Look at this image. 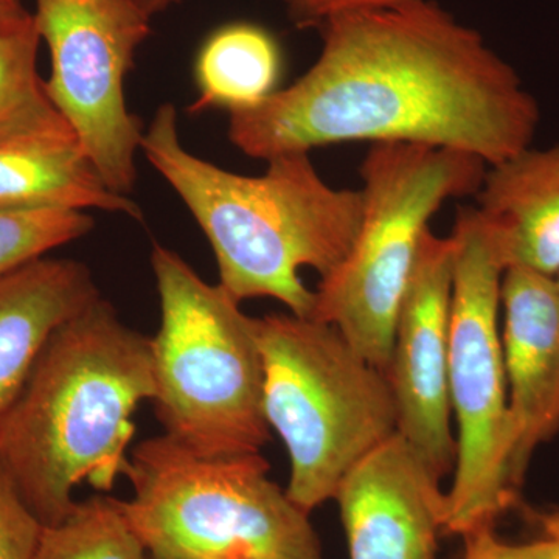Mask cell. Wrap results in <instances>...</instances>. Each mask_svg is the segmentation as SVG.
<instances>
[{
    "label": "cell",
    "mask_w": 559,
    "mask_h": 559,
    "mask_svg": "<svg viewBox=\"0 0 559 559\" xmlns=\"http://www.w3.org/2000/svg\"><path fill=\"white\" fill-rule=\"evenodd\" d=\"M318 32V60L299 80L229 114L230 142L248 156L406 143L492 167L532 146L538 102L480 32L436 0L344 14Z\"/></svg>",
    "instance_id": "obj_1"
},
{
    "label": "cell",
    "mask_w": 559,
    "mask_h": 559,
    "mask_svg": "<svg viewBox=\"0 0 559 559\" xmlns=\"http://www.w3.org/2000/svg\"><path fill=\"white\" fill-rule=\"evenodd\" d=\"M151 337L98 299L51 334L0 425V465L44 527L83 481L108 492L130 463L132 415L153 400Z\"/></svg>",
    "instance_id": "obj_2"
},
{
    "label": "cell",
    "mask_w": 559,
    "mask_h": 559,
    "mask_svg": "<svg viewBox=\"0 0 559 559\" xmlns=\"http://www.w3.org/2000/svg\"><path fill=\"white\" fill-rule=\"evenodd\" d=\"M140 153L187 205L216 257L219 285L235 300L274 299L310 318L314 290L345 260L362 219V191L334 189L308 153L266 160L260 176L224 170L183 148L178 110L165 103L143 131Z\"/></svg>",
    "instance_id": "obj_3"
},
{
    "label": "cell",
    "mask_w": 559,
    "mask_h": 559,
    "mask_svg": "<svg viewBox=\"0 0 559 559\" xmlns=\"http://www.w3.org/2000/svg\"><path fill=\"white\" fill-rule=\"evenodd\" d=\"M151 267L160 305L151 401L165 436L201 457L261 452L271 429L257 319L175 250L154 245Z\"/></svg>",
    "instance_id": "obj_4"
},
{
    "label": "cell",
    "mask_w": 559,
    "mask_h": 559,
    "mask_svg": "<svg viewBox=\"0 0 559 559\" xmlns=\"http://www.w3.org/2000/svg\"><path fill=\"white\" fill-rule=\"evenodd\" d=\"M263 412L290 460L286 492L311 513L349 469L399 432L388 374L330 323L294 314L257 319Z\"/></svg>",
    "instance_id": "obj_5"
},
{
    "label": "cell",
    "mask_w": 559,
    "mask_h": 559,
    "mask_svg": "<svg viewBox=\"0 0 559 559\" xmlns=\"http://www.w3.org/2000/svg\"><path fill=\"white\" fill-rule=\"evenodd\" d=\"M488 165L406 143L371 145L360 165L364 210L348 255L314 289L310 318L330 323L388 374L396 322L429 221L444 202L476 197Z\"/></svg>",
    "instance_id": "obj_6"
},
{
    "label": "cell",
    "mask_w": 559,
    "mask_h": 559,
    "mask_svg": "<svg viewBox=\"0 0 559 559\" xmlns=\"http://www.w3.org/2000/svg\"><path fill=\"white\" fill-rule=\"evenodd\" d=\"M267 473L261 452L201 457L164 433L131 452L121 509L156 557L323 559L310 513Z\"/></svg>",
    "instance_id": "obj_7"
},
{
    "label": "cell",
    "mask_w": 559,
    "mask_h": 559,
    "mask_svg": "<svg viewBox=\"0 0 559 559\" xmlns=\"http://www.w3.org/2000/svg\"><path fill=\"white\" fill-rule=\"evenodd\" d=\"M451 237L450 400L457 457L443 532L463 536L495 527L520 492L509 477L513 439L499 322L506 257L495 227L476 207L459 209Z\"/></svg>",
    "instance_id": "obj_8"
},
{
    "label": "cell",
    "mask_w": 559,
    "mask_h": 559,
    "mask_svg": "<svg viewBox=\"0 0 559 559\" xmlns=\"http://www.w3.org/2000/svg\"><path fill=\"white\" fill-rule=\"evenodd\" d=\"M33 14L50 51L51 102L105 182L130 197L145 130L124 86L151 17L134 0H36Z\"/></svg>",
    "instance_id": "obj_9"
},
{
    "label": "cell",
    "mask_w": 559,
    "mask_h": 559,
    "mask_svg": "<svg viewBox=\"0 0 559 559\" xmlns=\"http://www.w3.org/2000/svg\"><path fill=\"white\" fill-rule=\"evenodd\" d=\"M454 240L428 230L396 322L388 370L399 433L443 479L454 473L457 444L450 400V329Z\"/></svg>",
    "instance_id": "obj_10"
},
{
    "label": "cell",
    "mask_w": 559,
    "mask_h": 559,
    "mask_svg": "<svg viewBox=\"0 0 559 559\" xmlns=\"http://www.w3.org/2000/svg\"><path fill=\"white\" fill-rule=\"evenodd\" d=\"M341 507L352 559H436L447 495L399 432L342 479Z\"/></svg>",
    "instance_id": "obj_11"
},
{
    "label": "cell",
    "mask_w": 559,
    "mask_h": 559,
    "mask_svg": "<svg viewBox=\"0 0 559 559\" xmlns=\"http://www.w3.org/2000/svg\"><path fill=\"white\" fill-rule=\"evenodd\" d=\"M502 349L511 421V487L520 492L539 444L559 432L557 277L507 267L500 290Z\"/></svg>",
    "instance_id": "obj_12"
},
{
    "label": "cell",
    "mask_w": 559,
    "mask_h": 559,
    "mask_svg": "<svg viewBox=\"0 0 559 559\" xmlns=\"http://www.w3.org/2000/svg\"><path fill=\"white\" fill-rule=\"evenodd\" d=\"M102 294L86 264L40 257L0 275V425L51 334Z\"/></svg>",
    "instance_id": "obj_13"
},
{
    "label": "cell",
    "mask_w": 559,
    "mask_h": 559,
    "mask_svg": "<svg viewBox=\"0 0 559 559\" xmlns=\"http://www.w3.org/2000/svg\"><path fill=\"white\" fill-rule=\"evenodd\" d=\"M498 234L507 267L559 275V142L522 150L487 168L476 194Z\"/></svg>",
    "instance_id": "obj_14"
},
{
    "label": "cell",
    "mask_w": 559,
    "mask_h": 559,
    "mask_svg": "<svg viewBox=\"0 0 559 559\" xmlns=\"http://www.w3.org/2000/svg\"><path fill=\"white\" fill-rule=\"evenodd\" d=\"M103 210L142 219V209L102 178L79 142L0 148V210Z\"/></svg>",
    "instance_id": "obj_15"
},
{
    "label": "cell",
    "mask_w": 559,
    "mask_h": 559,
    "mask_svg": "<svg viewBox=\"0 0 559 559\" xmlns=\"http://www.w3.org/2000/svg\"><path fill=\"white\" fill-rule=\"evenodd\" d=\"M283 51L263 25L238 21L221 25L202 44L194 62L200 97L193 112L255 108L280 90Z\"/></svg>",
    "instance_id": "obj_16"
},
{
    "label": "cell",
    "mask_w": 559,
    "mask_h": 559,
    "mask_svg": "<svg viewBox=\"0 0 559 559\" xmlns=\"http://www.w3.org/2000/svg\"><path fill=\"white\" fill-rule=\"evenodd\" d=\"M39 46L31 11L0 21V148L79 142L40 79Z\"/></svg>",
    "instance_id": "obj_17"
},
{
    "label": "cell",
    "mask_w": 559,
    "mask_h": 559,
    "mask_svg": "<svg viewBox=\"0 0 559 559\" xmlns=\"http://www.w3.org/2000/svg\"><path fill=\"white\" fill-rule=\"evenodd\" d=\"M120 500L92 496L57 525L43 527L35 559H148Z\"/></svg>",
    "instance_id": "obj_18"
},
{
    "label": "cell",
    "mask_w": 559,
    "mask_h": 559,
    "mask_svg": "<svg viewBox=\"0 0 559 559\" xmlns=\"http://www.w3.org/2000/svg\"><path fill=\"white\" fill-rule=\"evenodd\" d=\"M94 224L81 210H0V275L86 237Z\"/></svg>",
    "instance_id": "obj_19"
},
{
    "label": "cell",
    "mask_w": 559,
    "mask_h": 559,
    "mask_svg": "<svg viewBox=\"0 0 559 559\" xmlns=\"http://www.w3.org/2000/svg\"><path fill=\"white\" fill-rule=\"evenodd\" d=\"M43 527L0 465V559H35Z\"/></svg>",
    "instance_id": "obj_20"
},
{
    "label": "cell",
    "mask_w": 559,
    "mask_h": 559,
    "mask_svg": "<svg viewBox=\"0 0 559 559\" xmlns=\"http://www.w3.org/2000/svg\"><path fill=\"white\" fill-rule=\"evenodd\" d=\"M463 540V559H559V528L544 530L543 538L524 544L499 539L495 527L473 530Z\"/></svg>",
    "instance_id": "obj_21"
},
{
    "label": "cell",
    "mask_w": 559,
    "mask_h": 559,
    "mask_svg": "<svg viewBox=\"0 0 559 559\" xmlns=\"http://www.w3.org/2000/svg\"><path fill=\"white\" fill-rule=\"evenodd\" d=\"M415 2L418 0H280L297 28L316 31L344 14L401 9Z\"/></svg>",
    "instance_id": "obj_22"
},
{
    "label": "cell",
    "mask_w": 559,
    "mask_h": 559,
    "mask_svg": "<svg viewBox=\"0 0 559 559\" xmlns=\"http://www.w3.org/2000/svg\"><path fill=\"white\" fill-rule=\"evenodd\" d=\"M134 2L153 20L156 14L164 13V11L171 9V7L179 3L180 0H134Z\"/></svg>",
    "instance_id": "obj_23"
},
{
    "label": "cell",
    "mask_w": 559,
    "mask_h": 559,
    "mask_svg": "<svg viewBox=\"0 0 559 559\" xmlns=\"http://www.w3.org/2000/svg\"><path fill=\"white\" fill-rule=\"evenodd\" d=\"M27 11L21 0H0V21L10 20Z\"/></svg>",
    "instance_id": "obj_24"
},
{
    "label": "cell",
    "mask_w": 559,
    "mask_h": 559,
    "mask_svg": "<svg viewBox=\"0 0 559 559\" xmlns=\"http://www.w3.org/2000/svg\"><path fill=\"white\" fill-rule=\"evenodd\" d=\"M536 518H538L539 524L543 525V527L559 528V511H554V513L536 514Z\"/></svg>",
    "instance_id": "obj_25"
},
{
    "label": "cell",
    "mask_w": 559,
    "mask_h": 559,
    "mask_svg": "<svg viewBox=\"0 0 559 559\" xmlns=\"http://www.w3.org/2000/svg\"><path fill=\"white\" fill-rule=\"evenodd\" d=\"M148 559H204L194 557H156V555H150Z\"/></svg>",
    "instance_id": "obj_26"
},
{
    "label": "cell",
    "mask_w": 559,
    "mask_h": 559,
    "mask_svg": "<svg viewBox=\"0 0 559 559\" xmlns=\"http://www.w3.org/2000/svg\"><path fill=\"white\" fill-rule=\"evenodd\" d=\"M557 280H558V285H559V275H558Z\"/></svg>",
    "instance_id": "obj_27"
}]
</instances>
